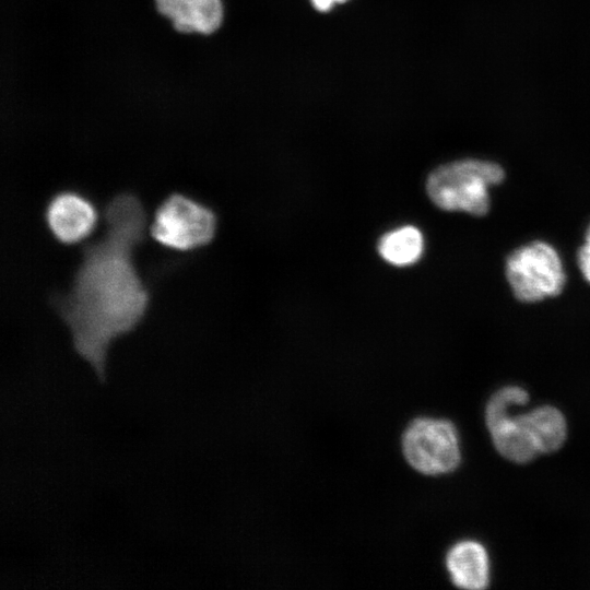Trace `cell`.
I'll return each instance as SVG.
<instances>
[{
  "instance_id": "1",
  "label": "cell",
  "mask_w": 590,
  "mask_h": 590,
  "mask_svg": "<svg viewBox=\"0 0 590 590\" xmlns=\"http://www.w3.org/2000/svg\"><path fill=\"white\" fill-rule=\"evenodd\" d=\"M102 236L82 247L70 291L51 305L68 327L72 345L99 380L105 379L108 349L143 319L150 293L133 263L144 240L145 210L134 193L113 197L104 209Z\"/></svg>"
},
{
  "instance_id": "2",
  "label": "cell",
  "mask_w": 590,
  "mask_h": 590,
  "mask_svg": "<svg viewBox=\"0 0 590 590\" xmlns=\"http://www.w3.org/2000/svg\"><path fill=\"white\" fill-rule=\"evenodd\" d=\"M503 168L491 162L462 160L442 165L427 179L430 200L445 211L484 215L489 209L488 187L502 182Z\"/></svg>"
},
{
  "instance_id": "3",
  "label": "cell",
  "mask_w": 590,
  "mask_h": 590,
  "mask_svg": "<svg viewBox=\"0 0 590 590\" xmlns=\"http://www.w3.org/2000/svg\"><path fill=\"white\" fill-rule=\"evenodd\" d=\"M216 231V216L208 205L178 192L158 204L151 236L164 247L187 251L208 245Z\"/></svg>"
},
{
  "instance_id": "4",
  "label": "cell",
  "mask_w": 590,
  "mask_h": 590,
  "mask_svg": "<svg viewBox=\"0 0 590 590\" xmlns=\"http://www.w3.org/2000/svg\"><path fill=\"white\" fill-rule=\"evenodd\" d=\"M506 276L515 296L534 303L560 294L565 272L556 250L533 241L514 250L506 261Z\"/></svg>"
},
{
  "instance_id": "5",
  "label": "cell",
  "mask_w": 590,
  "mask_h": 590,
  "mask_svg": "<svg viewBox=\"0 0 590 590\" xmlns=\"http://www.w3.org/2000/svg\"><path fill=\"white\" fill-rule=\"evenodd\" d=\"M402 450L408 463L426 475L449 473L461 461L458 432L442 418L413 420L403 433Z\"/></svg>"
},
{
  "instance_id": "6",
  "label": "cell",
  "mask_w": 590,
  "mask_h": 590,
  "mask_svg": "<svg viewBox=\"0 0 590 590\" xmlns=\"http://www.w3.org/2000/svg\"><path fill=\"white\" fill-rule=\"evenodd\" d=\"M529 401L528 392L520 387H505L489 399L485 421L496 449L506 459L527 463L539 453L520 414L512 409Z\"/></svg>"
},
{
  "instance_id": "7",
  "label": "cell",
  "mask_w": 590,
  "mask_h": 590,
  "mask_svg": "<svg viewBox=\"0 0 590 590\" xmlns=\"http://www.w3.org/2000/svg\"><path fill=\"white\" fill-rule=\"evenodd\" d=\"M44 216L54 238L64 245L85 239L97 221L94 204L74 190H62L51 196Z\"/></svg>"
},
{
  "instance_id": "8",
  "label": "cell",
  "mask_w": 590,
  "mask_h": 590,
  "mask_svg": "<svg viewBox=\"0 0 590 590\" xmlns=\"http://www.w3.org/2000/svg\"><path fill=\"white\" fill-rule=\"evenodd\" d=\"M157 10L182 33H213L222 23L221 0H155Z\"/></svg>"
},
{
  "instance_id": "9",
  "label": "cell",
  "mask_w": 590,
  "mask_h": 590,
  "mask_svg": "<svg viewBox=\"0 0 590 590\" xmlns=\"http://www.w3.org/2000/svg\"><path fill=\"white\" fill-rule=\"evenodd\" d=\"M452 582L462 589L481 590L489 582V562L486 550L475 541L455 544L446 557Z\"/></svg>"
},
{
  "instance_id": "10",
  "label": "cell",
  "mask_w": 590,
  "mask_h": 590,
  "mask_svg": "<svg viewBox=\"0 0 590 590\" xmlns=\"http://www.w3.org/2000/svg\"><path fill=\"white\" fill-rule=\"evenodd\" d=\"M520 416L539 452L556 451L565 442L566 420L556 408L543 405Z\"/></svg>"
},
{
  "instance_id": "11",
  "label": "cell",
  "mask_w": 590,
  "mask_h": 590,
  "mask_svg": "<svg viewBox=\"0 0 590 590\" xmlns=\"http://www.w3.org/2000/svg\"><path fill=\"white\" fill-rule=\"evenodd\" d=\"M378 251L391 264L410 266L417 261L423 252V236L411 225L397 228L380 238Z\"/></svg>"
},
{
  "instance_id": "12",
  "label": "cell",
  "mask_w": 590,
  "mask_h": 590,
  "mask_svg": "<svg viewBox=\"0 0 590 590\" xmlns=\"http://www.w3.org/2000/svg\"><path fill=\"white\" fill-rule=\"evenodd\" d=\"M577 260L583 278L590 283V241L580 247Z\"/></svg>"
},
{
  "instance_id": "13",
  "label": "cell",
  "mask_w": 590,
  "mask_h": 590,
  "mask_svg": "<svg viewBox=\"0 0 590 590\" xmlns=\"http://www.w3.org/2000/svg\"><path fill=\"white\" fill-rule=\"evenodd\" d=\"M344 1L345 0H311L314 7L319 11H328L334 3Z\"/></svg>"
},
{
  "instance_id": "14",
  "label": "cell",
  "mask_w": 590,
  "mask_h": 590,
  "mask_svg": "<svg viewBox=\"0 0 590 590\" xmlns=\"http://www.w3.org/2000/svg\"><path fill=\"white\" fill-rule=\"evenodd\" d=\"M586 241H590V225L587 229V233H586Z\"/></svg>"
}]
</instances>
